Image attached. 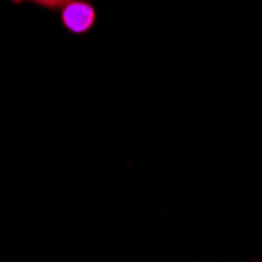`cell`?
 <instances>
[{
  "instance_id": "obj_2",
  "label": "cell",
  "mask_w": 262,
  "mask_h": 262,
  "mask_svg": "<svg viewBox=\"0 0 262 262\" xmlns=\"http://www.w3.org/2000/svg\"><path fill=\"white\" fill-rule=\"evenodd\" d=\"M33 4H36L41 8H47V10H61L64 8L69 2L73 0H32Z\"/></svg>"
},
{
  "instance_id": "obj_1",
  "label": "cell",
  "mask_w": 262,
  "mask_h": 262,
  "mask_svg": "<svg viewBox=\"0 0 262 262\" xmlns=\"http://www.w3.org/2000/svg\"><path fill=\"white\" fill-rule=\"evenodd\" d=\"M61 22L71 33L83 35L90 32L96 22V11L88 2L73 0L64 8H61Z\"/></svg>"
},
{
  "instance_id": "obj_3",
  "label": "cell",
  "mask_w": 262,
  "mask_h": 262,
  "mask_svg": "<svg viewBox=\"0 0 262 262\" xmlns=\"http://www.w3.org/2000/svg\"><path fill=\"white\" fill-rule=\"evenodd\" d=\"M11 2H14V4H20V2H24V0H11Z\"/></svg>"
}]
</instances>
